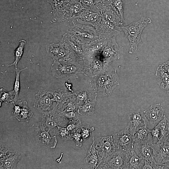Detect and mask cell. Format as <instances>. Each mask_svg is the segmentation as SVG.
I'll list each match as a JSON object with an SVG mask.
<instances>
[{"instance_id": "45", "label": "cell", "mask_w": 169, "mask_h": 169, "mask_svg": "<svg viewBox=\"0 0 169 169\" xmlns=\"http://www.w3.org/2000/svg\"><path fill=\"white\" fill-rule=\"evenodd\" d=\"M79 129L76 132L70 134L72 140H74L76 146L78 147H81L82 146L83 142H84L82 136L79 132Z\"/></svg>"}, {"instance_id": "15", "label": "cell", "mask_w": 169, "mask_h": 169, "mask_svg": "<svg viewBox=\"0 0 169 169\" xmlns=\"http://www.w3.org/2000/svg\"><path fill=\"white\" fill-rule=\"evenodd\" d=\"M71 0H47L52 8V21L61 23L67 21V8Z\"/></svg>"}, {"instance_id": "5", "label": "cell", "mask_w": 169, "mask_h": 169, "mask_svg": "<svg viewBox=\"0 0 169 169\" xmlns=\"http://www.w3.org/2000/svg\"><path fill=\"white\" fill-rule=\"evenodd\" d=\"M46 48L47 54L54 61L70 59L79 61L68 43L62 38L59 43L48 44Z\"/></svg>"}, {"instance_id": "13", "label": "cell", "mask_w": 169, "mask_h": 169, "mask_svg": "<svg viewBox=\"0 0 169 169\" xmlns=\"http://www.w3.org/2000/svg\"><path fill=\"white\" fill-rule=\"evenodd\" d=\"M120 27L105 19L103 17L95 27L99 38L109 39L117 36L121 31Z\"/></svg>"}, {"instance_id": "4", "label": "cell", "mask_w": 169, "mask_h": 169, "mask_svg": "<svg viewBox=\"0 0 169 169\" xmlns=\"http://www.w3.org/2000/svg\"><path fill=\"white\" fill-rule=\"evenodd\" d=\"M83 61L80 73L89 77L96 76L109 69V64L104 62L101 54L85 58Z\"/></svg>"}, {"instance_id": "40", "label": "cell", "mask_w": 169, "mask_h": 169, "mask_svg": "<svg viewBox=\"0 0 169 169\" xmlns=\"http://www.w3.org/2000/svg\"><path fill=\"white\" fill-rule=\"evenodd\" d=\"M15 153L7 146L2 143H0V161L6 159Z\"/></svg>"}, {"instance_id": "49", "label": "cell", "mask_w": 169, "mask_h": 169, "mask_svg": "<svg viewBox=\"0 0 169 169\" xmlns=\"http://www.w3.org/2000/svg\"><path fill=\"white\" fill-rule=\"evenodd\" d=\"M160 66L169 74V60L160 65Z\"/></svg>"}, {"instance_id": "44", "label": "cell", "mask_w": 169, "mask_h": 169, "mask_svg": "<svg viewBox=\"0 0 169 169\" xmlns=\"http://www.w3.org/2000/svg\"><path fill=\"white\" fill-rule=\"evenodd\" d=\"M60 112L61 116L64 120L67 119L69 120H75L79 119V114L77 111H73L66 112L60 111Z\"/></svg>"}, {"instance_id": "12", "label": "cell", "mask_w": 169, "mask_h": 169, "mask_svg": "<svg viewBox=\"0 0 169 169\" xmlns=\"http://www.w3.org/2000/svg\"><path fill=\"white\" fill-rule=\"evenodd\" d=\"M46 127L40 121L36 124L35 128V137L36 142L39 145L54 148L58 143L56 136H51L49 131L45 130Z\"/></svg>"}, {"instance_id": "20", "label": "cell", "mask_w": 169, "mask_h": 169, "mask_svg": "<svg viewBox=\"0 0 169 169\" xmlns=\"http://www.w3.org/2000/svg\"><path fill=\"white\" fill-rule=\"evenodd\" d=\"M116 38L115 37L109 40L101 54L104 62L108 64L120 58L119 48Z\"/></svg>"}, {"instance_id": "14", "label": "cell", "mask_w": 169, "mask_h": 169, "mask_svg": "<svg viewBox=\"0 0 169 169\" xmlns=\"http://www.w3.org/2000/svg\"><path fill=\"white\" fill-rule=\"evenodd\" d=\"M92 143L97 151L102 161L116 149L113 142L112 135L100 137L96 139L93 137Z\"/></svg>"}, {"instance_id": "10", "label": "cell", "mask_w": 169, "mask_h": 169, "mask_svg": "<svg viewBox=\"0 0 169 169\" xmlns=\"http://www.w3.org/2000/svg\"><path fill=\"white\" fill-rule=\"evenodd\" d=\"M112 0H103L97 4L102 16L106 20L121 27L123 25L120 16L112 5Z\"/></svg>"}, {"instance_id": "2", "label": "cell", "mask_w": 169, "mask_h": 169, "mask_svg": "<svg viewBox=\"0 0 169 169\" xmlns=\"http://www.w3.org/2000/svg\"><path fill=\"white\" fill-rule=\"evenodd\" d=\"M151 22L150 18L143 17L127 26L122 25L121 27V31L124 32L125 37L130 42L129 54H132L137 51L138 45L141 41L142 33L144 28Z\"/></svg>"}, {"instance_id": "27", "label": "cell", "mask_w": 169, "mask_h": 169, "mask_svg": "<svg viewBox=\"0 0 169 169\" xmlns=\"http://www.w3.org/2000/svg\"><path fill=\"white\" fill-rule=\"evenodd\" d=\"M156 75L160 87L169 94V74L159 65L157 68Z\"/></svg>"}, {"instance_id": "23", "label": "cell", "mask_w": 169, "mask_h": 169, "mask_svg": "<svg viewBox=\"0 0 169 169\" xmlns=\"http://www.w3.org/2000/svg\"><path fill=\"white\" fill-rule=\"evenodd\" d=\"M12 104L13 109L12 114L13 116L19 121L28 122L33 113L28 107L27 102L24 100L17 105Z\"/></svg>"}, {"instance_id": "22", "label": "cell", "mask_w": 169, "mask_h": 169, "mask_svg": "<svg viewBox=\"0 0 169 169\" xmlns=\"http://www.w3.org/2000/svg\"><path fill=\"white\" fill-rule=\"evenodd\" d=\"M109 40L99 38L84 44V59L101 54Z\"/></svg>"}, {"instance_id": "35", "label": "cell", "mask_w": 169, "mask_h": 169, "mask_svg": "<svg viewBox=\"0 0 169 169\" xmlns=\"http://www.w3.org/2000/svg\"><path fill=\"white\" fill-rule=\"evenodd\" d=\"M28 68L27 67L20 69L18 68L15 69L16 77L14 82L13 89L12 90L14 95V97L11 103H15L19 99V94L20 89V75L21 72Z\"/></svg>"}, {"instance_id": "46", "label": "cell", "mask_w": 169, "mask_h": 169, "mask_svg": "<svg viewBox=\"0 0 169 169\" xmlns=\"http://www.w3.org/2000/svg\"><path fill=\"white\" fill-rule=\"evenodd\" d=\"M85 9L95 10L98 8L96 6L97 0H79Z\"/></svg>"}, {"instance_id": "11", "label": "cell", "mask_w": 169, "mask_h": 169, "mask_svg": "<svg viewBox=\"0 0 169 169\" xmlns=\"http://www.w3.org/2000/svg\"><path fill=\"white\" fill-rule=\"evenodd\" d=\"M152 136L151 133L142 141L134 142V150L140 157L149 163H156L153 156Z\"/></svg>"}, {"instance_id": "16", "label": "cell", "mask_w": 169, "mask_h": 169, "mask_svg": "<svg viewBox=\"0 0 169 169\" xmlns=\"http://www.w3.org/2000/svg\"><path fill=\"white\" fill-rule=\"evenodd\" d=\"M152 148L153 158L156 164L165 167L169 163V141L153 144Z\"/></svg>"}, {"instance_id": "19", "label": "cell", "mask_w": 169, "mask_h": 169, "mask_svg": "<svg viewBox=\"0 0 169 169\" xmlns=\"http://www.w3.org/2000/svg\"><path fill=\"white\" fill-rule=\"evenodd\" d=\"M64 120L60 112L55 106L50 110L42 114L41 121L50 131L61 124Z\"/></svg>"}, {"instance_id": "51", "label": "cell", "mask_w": 169, "mask_h": 169, "mask_svg": "<svg viewBox=\"0 0 169 169\" xmlns=\"http://www.w3.org/2000/svg\"><path fill=\"white\" fill-rule=\"evenodd\" d=\"M168 123L169 125V120H168ZM168 141H169V137H168Z\"/></svg>"}, {"instance_id": "50", "label": "cell", "mask_w": 169, "mask_h": 169, "mask_svg": "<svg viewBox=\"0 0 169 169\" xmlns=\"http://www.w3.org/2000/svg\"><path fill=\"white\" fill-rule=\"evenodd\" d=\"M165 167H166L168 168L169 169V163L167 164L166 166Z\"/></svg>"}, {"instance_id": "6", "label": "cell", "mask_w": 169, "mask_h": 169, "mask_svg": "<svg viewBox=\"0 0 169 169\" xmlns=\"http://www.w3.org/2000/svg\"><path fill=\"white\" fill-rule=\"evenodd\" d=\"M67 31L84 44H85L99 38L95 27L88 25L73 24L69 26Z\"/></svg>"}, {"instance_id": "37", "label": "cell", "mask_w": 169, "mask_h": 169, "mask_svg": "<svg viewBox=\"0 0 169 169\" xmlns=\"http://www.w3.org/2000/svg\"><path fill=\"white\" fill-rule=\"evenodd\" d=\"M151 133V130L147 126H143L138 129L133 135L134 142H139L146 138Z\"/></svg>"}, {"instance_id": "28", "label": "cell", "mask_w": 169, "mask_h": 169, "mask_svg": "<svg viewBox=\"0 0 169 169\" xmlns=\"http://www.w3.org/2000/svg\"><path fill=\"white\" fill-rule=\"evenodd\" d=\"M52 96L53 102L57 103L56 106L59 107L65 102L73 93L69 91L61 90H52L49 91Z\"/></svg>"}, {"instance_id": "30", "label": "cell", "mask_w": 169, "mask_h": 169, "mask_svg": "<svg viewBox=\"0 0 169 169\" xmlns=\"http://www.w3.org/2000/svg\"><path fill=\"white\" fill-rule=\"evenodd\" d=\"M79 105L75 96L73 94L70 95L67 101L61 106L56 107L61 112H66L70 111H77Z\"/></svg>"}, {"instance_id": "38", "label": "cell", "mask_w": 169, "mask_h": 169, "mask_svg": "<svg viewBox=\"0 0 169 169\" xmlns=\"http://www.w3.org/2000/svg\"><path fill=\"white\" fill-rule=\"evenodd\" d=\"M57 129H53V132L55 135L59 136L64 141L72 140L71 134L65 126L62 127L58 125Z\"/></svg>"}, {"instance_id": "1", "label": "cell", "mask_w": 169, "mask_h": 169, "mask_svg": "<svg viewBox=\"0 0 169 169\" xmlns=\"http://www.w3.org/2000/svg\"><path fill=\"white\" fill-rule=\"evenodd\" d=\"M119 80L116 70L110 69L92 78L90 80V84L96 94L108 96L111 95L115 88L119 85Z\"/></svg>"}, {"instance_id": "26", "label": "cell", "mask_w": 169, "mask_h": 169, "mask_svg": "<svg viewBox=\"0 0 169 169\" xmlns=\"http://www.w3.org/2000/svg\"><path fill=\"white\" fill-rule=\"evenodd\" d=\"M85 160L88 167L93 169H97L102 161L97 151L92 143L90 145Z\"/></svg>"}, {"instance_id": "32", "label": "cell", "mask_w": 169, "mask_h": 169, "mask_svg": "<svg viewBox=\"0 0 169 169\" xmlns=\"http://www.w3.org/2000/svg\"><path fill=\"white\" fill-rule=\"evenodd\" d=\"M73 94L75 96L79 105H82L89 101L96 100V96L85 90L82 89Z\"/></svg>"}, {"instance_id": "8", "label": "cell", "mask_w": 169, "mask_h": 169, "mask_svg": "<svg viewBox=\"0 0 169 169\" xmlns=\"http://www.w3.org/2000/svg\"><path fill=\"white\" fill-rule=\"evenodd\" d=\"M102 18L99 9H85L77 15L72 17L69 22L73 24L88 25L95 27Z\"/></svg>"}, {"instance_id": "7", "label": "cell", "mask_w": 169, "mask_h": 169, "mask_svg": "<svg viewBox=\"0 0 169 169\" xmlns=\"http://www.w3.org/2000/svg\"><path fill=\"white\" fill-rule=\"evenodd\" d=\"M133 135L126 127L114 134L112 138L115 148L126 153L134 151Z\"/></svg>"}, {"instance_id": "39", "label": "cell", "mask_w": 169, "mask_h": 169, "mask_svg": "<svg viewBox=\"0 0 169 169\" xmlns=\"http://www.w3.org/2000/svg\"><path fill=\"white\" fill-rule=\"evenodd\" d=\"M0 105L1 106L3 103L8 104L12 102L14 97V95L12 90L8 91L3 89H0Z\"/></svg>"}, {"instance_id": "29", "label": "cell", "mask_w": 169, "mask_h": 169, "mask_svg": "<svg viewBox=\"0 0 169 169\" xmlns=\"http://www.w3.org/2000/svg\"><path fill=\"white\" fill-rule=\"evenodd\" d=\"M85 8L79 0H71L67 8V22L71 18L80 13Z\"/></svg>"}, {"instance_id": "31", "label": "cell", "mask_w": 169, "mask_h": 169, "mask_svg": "<svg viewBox=\"0 0 169 169\" xmlns=\"http://www.w3.org/2000/svg\"><path fill=\"white\" fill-rule=\"evenodd\" d=\"M21 158L20 154L15 152L6 159L0 161L1 169H16L17 164Z\"/></svg>"}, {"instance_id": "9", "label": "cell", "mask_w": 169, "mask_h": 169, "mask_svg": "<svg viewBox=\"0 0 169 169\" xmlns=\"http://www.w3.org/2000/svg\"><path fill=\"white\" fill-rule=\"evenodd\" d=\"M126 152L116 149L102 161L97 169H125Z\"/></svg>"}, {"instance_id": "25", "label": "cell", "mask_w": 169, "mask_h": 169, "mask_svg": "<svg viewBox=\"0 0 169 169\" xmlns=\"http://www.w3.org/2000/svg\"><path fill=\"white\" fill-rule=\"evenodd\" d=\"M146 160L137 155L134 151L126 153L125 169H143Z\"/></svg>"}, {"instance_id": "18", "label": "cell", "mask_w": 169, "mask_h": 169, "mask_svg": "<svg viewBox=\"0 0 169 169\" xmlns=\"http://www.w3.org/2000/svg\"><path fill=\"white\" fill-rule=\"evenodd\" d=\"M51 96L49 91L40 90L35 94L33 107L42 114L50 110L54 102Z\"/></svg>"}, {"instance_id": "21", "label": "cell", "mask_w": 169, "mask_h": 169, "mask_svg": "<svg viewBox=\"0 0 169 169\" xmlns=\"http://www.w3.org/2000/svg\"><path fill=\"white\" fill-rule=\"evenodd\" d=\"M143 112L148 122L153 125L158 124L165 115L164 107L160 103L151 105Z\"/></svg>"}, {"instance_id": "34", "label": "cell", "mask_w": 169, "mask_h": 169, "mask_svg": "<svg viewBox=\"0 0 169 169\" xmlns=\"http://www.w3.org/2000/svg\"><path fill=\"white\" fill-rule=\"evenodd\" d=\"M160 130V136L157 143H162L167 141L169 136V125L165 115L158 123Z\"/></svg>"}, {"instance_id": "41", "label": "cell", "mask_w": 169, "mask_h": 169, "mask_svg": "<svg viewBox=\"0 0 169 169\" xmlns=\"http://www.w3.org/2000/svg\"><path fill=\"white\" fill-rule=\"evenodd\" d=\"M111 3L118 12L123 23L124 22L123 16L125 7L124 0H112Z\"/></svg>"}, {"instance_id": "17", "label": "cell", "mask_w": 169, "mask_h": 169, "mask_svg": "<svg viewBox=\"0 0 169 169\" xmlns=\"http://www.w3.org/2000/svg\"><path fill=\"white\" fill-rule=\"evenodd\" d=\"M127 118L128 124L126 127L133 135L139 128L147 126V120L143 112L139 110L130 112Z\"/></svg>"}, {"instance_id": "43", "label": "cell", "mask_w": 169, "mask_h": 169, "mask_svg": "<svg viewBox=\"0 0 169 169\" xmlns=\"http://www.w3.org/2000/svg\"><path fill=\"white\" fill-rule=\"evenodd\" d=\"M95 130L93 127H91L89 125H85L81 126L79 130L84 141H85L91 136L92 132Z\"/></svg>"}, {"instance_id": "3", "label": "cell", "mask_w": 169, "mask_h": 169, "mask_svg": "<svg viewBox=\"0 0 169 169\" xmlns=\"http://www.w3.org/2000/svg\"><path fill=\"white\" fill-rule=\"evenodd\" d=\"M79 61L71 59L54 60L51 67L53 75L57 78L64 79L75 77L82 68Z\"/></svg>"}, {"instance_id": "48", "label": "cell", "mask_w": 169, "mask_h": 169, "mask_svg": "<svg viewBox=\"0 0 169 169\" xmlns=\"http://www.w3.org/2000/svg\"><path fill=\"white\" fill-rule=\"evenodd\" d=\"M164 166H159L155 163H149L146 161L143 169H163Z\"/></svg>"}, {"instance_id": "47", "label": "cell", "mask_w": 169, "mask_h": 169, "mask_svg": "<svg viewBox=\"0 0 169 169\" xmlns=\"http://www.w3.org/2000/svg\"><path fill=\"white\" fill-rule=\"evenodd\" d=\"M152 136L153 144L157 143L159 140L160 136V130L159 124L155 128L151 130Z\"/></svg>"}, {"instance_id": "42", "label": "cell", "mask_w": 169, "mask_h": 169, "mask_svg": "<svg viewBox=\"0 0 169 169\" xmlns=\"http://www.w3.org/2000/svg\"><path fill=\"white\" fill-rule=\"evenodd\" d=\"M70 133L72 134L76 132L81 126V124L80 119L75 120H69L68 123L64 126Z\"/></svg>"}, {"instance_id": "36", "label": "cell", "mask_w": 169, "mask_h": 169, "mask_svg": "<svg viewBox=\"0 0 169 169\" xmlns=\"http://www.w3.org/2000/svg\"><path fill=\"white\" fill-rule=\"evenodd\" d=\"M26 44V41L22 39L19 41L18 46L14 51L15 60L12 64L8 65V66L14 65L15 69L17 68V64L22 58Z\"/></svg>"}, {"instance_id": "33", "label": "cell", "mask_w": 169, "mask_h": 169, "mask_svg": "<svg viewBox=\"0 0 169 169\" xmlns=\"http://www.w3.org/2000/svg\"><path fill=\"white\" fill-rule=\"evenodd\" d=\"M96 101H89L82 105H79L77 109V112L79 114L87 115L93 114Z\"/></svg>"}, {"instance_id": "24", "label": "cell", "mask_w": 169, "mask_h": 169, "mask_svg": "<svg viewBox=\"0 0 169 169\" xmlns=\"http://www.w3.org/2000/svg\"><path fill=\"white\" fill-rule=\"evenodd\" d=\"M68 43L79 60L85 58L84 44L74 36L67 32L62 38Z\"/></svg>"}]
</instances>
